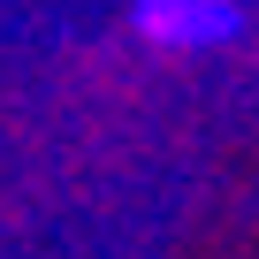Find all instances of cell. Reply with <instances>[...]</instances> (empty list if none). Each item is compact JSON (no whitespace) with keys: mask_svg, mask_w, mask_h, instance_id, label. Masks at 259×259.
<instances>
[{"mask_svg":"<svg viewBox=\"0 0 259 259\" xmlns=\"http://www.w3.org/2000/svg\"><path fill=\"white\" fill-rule=\"evenodd\" d=\"M138 16L160 38H213V31H229V0H145Z\"/></svg>","mask_w":259,"mask_h":259,"instance_id":"1","label":"cell"}]
</instances>
